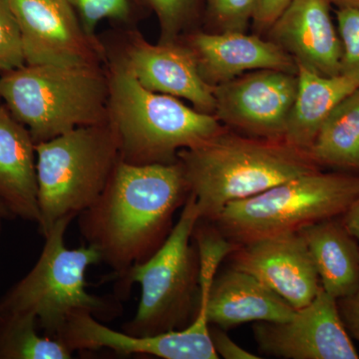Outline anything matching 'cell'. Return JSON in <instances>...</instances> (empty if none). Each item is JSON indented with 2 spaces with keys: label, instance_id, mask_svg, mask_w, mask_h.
<instances>
[{
  "label": "cell",
  "instance_id": "1",
  "mask_svg": "<svg viewBox=\"0 0 359 359\" xmlns=\"http://www.w3.org/2000/svg\"><path fill=\"white\" fill-rule=\"evenodd\" d=\"M189 196L178 161L133 165L120 159L100 197L77 217L80 233L120 278L164 244Z\"/></svg>",
  "mask_w": 359,
  "mask_h": 359
},
{
  "label": "cell",
  "instance_id": "2",
  "mask_svg": "<svg viewBox=\"0 0 359 359\" xmlns=\"http://www.w3.org/2000/svg\"><path fill=\"white\" fill-rule=\"evenodd\" d=\"M189 192L201 219L212 223L226 205L320 170L311 153L285 139L243 137L224 132L178 153Z\"/></svg>",
  "mask_w": 359,
  "mask_h": 359
},
{
  "label": "cell",
  "instance_id": "3",
  "mask_svg": "<svg viewBox=\"0 0 359 359\" xmlns=\"http://www.w3.org/2000/svg\"><path fill=\"white\" fill-rule=\"evenodd\" d=\"M107 69L109 122L124 162L172 164L178 161L180 151L200 147L226 131L216 116L146 89L119 60Z\"/></svg>",
  "mask_w": 359,
  "mask_h": 359
},
{
  "label": "cell",
  "instance_id": "4",
  "mask_svg": "<svg viewBox=\"0 0 359 359\" xmlns=\"http://www.w3.org/2000/svg\"><path fill=\"white\" fill-rule=\"evenodd\" d=\"M73 219H60L44 236L37 263L0 301V320L34 318L43 335L59 340L75 314L87 313L103 321L121 316L118 297L87 292L86 271L100 263L101 257L91 245L72 250L66 247V230Z\"/></svg>",
  "mask_w": 359,
  "mask_h": 359
},
{
  "label": "cell",
  "instance_id": "5",
  "mask_svg": "<svg viewBox=\"0 0 359 359\" xmlns=\"http://www.w3.org/2000/svg\"><path fill=\"white\" fill-rule=\"evenodd\" d=\"M109 93L102 65H25L0 76V98L35 144L109 121Z\"/></svg>",
  "mask_w": 359,
  "mask_h": 359
},
{
  "label": "cell",
  "instance_id": "6",
  "mask_svg": "<svg viewBox=\"0 0 359 359\" xmlns=\"http://www.w3.org/2000/svg\"><path fill=\"white\" fill-rule=\"evenodd\" d=\"M200 219L196 198L190 194L160 249L118 278V299L127 297L133 283L141 287L137 313L125 323L123 332L151 337L183 330L196 318L200 304V262L199 252L191 241Z\"/></svg>",
  "mask_w": 359,
  "mask_h": 359
},
{
  "label": "cell",
  "instance_id": "7",
  "mask_svg": "<svg viewBox=\"0 0 359 359\" xmlns=\"http://www.w3.org/2000/svg\"><path fill=\"white\" fill-rule=\"evenodd\" d=\"M39 231L75 219L100 197L120 157L117 133L109 121L79 127L35 144Z\"/></svg>",
  "mask_w": 359,
  "mask_h": 359
},
{
  "label": "cell",
  "instance_id": "8",
  "mask_svg": "<svg viewBox=\"0 0 359 359\" xmlns=\"http://www.w3.org/2000/svg\"><path fill=\"white\" fill-rule=\"evenodd\" d=\"M358 196V176L318 170L230 203L212 224L233 244L245 245L344 216Z\"/></svg>",
  "mask_w": 359,
  "mask_h": 359
},
{
  "label": "cell",
  "instance_id": "9",
  "mask_svg": "<svg viewBox=\"0 0 359 359\" xmlns=\"http://www.w3.org/2000/svg\"><path fill=\"white\" fill-rule=\"evenodd\" d=\"M25 65H102V45L84 32L67 0H9Z\"/></svg>",
  "mask_w": 359,
  "mask_h": 359
},
{
  "label": "cell",
  "instance_id": "10",
  "mask_svg": "<svg viewBox=\"0 0 359 359\" xmlns=\"http://www.w3.org/2000/svg\"><path fill=\"white\" fill-rule=\"evenodd\" d=\"M297 89V73L252 71L214 87V115L254 137L285 138Z\"/></svg>",
  "mask_w": 359,
  "mask_h": 359
},
{
  "label": "cell",
  "instance_id": "11",
  "mask_svg": "<svg viewBox=\"0 0 359 359\" xmlns=\"http://www.w3.org/2000/svg\"><path fill=\"white\" fill-rule=\"evenodd\" d=\"M255 339L259 351L285 359H358L337 301L323 287L313 302L295 309L283 323L257 321Z\"/></svg>",
  "mask_w": 359,
  "mask_h": 359
},
{
  "label": "cell",
  "instance_id": "12",
  "mask_svg": "<svg viewBox=\"0 0 359 359\" xmlns=\"http://www.w3.org/2000/svg\"><path fill=\"white\" fill-rule=\"evenodd\" d=\"M230 256L231 268L255 276L294 309L308 306L320 292V276L299 231L240 245Z\"/></svg>",
  "mask_w": 359,
  "mask_h": 359
},
{
  "label": "cell",
  "instance_id": "13",
  "mask_svg": "<svg viewBox=\"0 0 359 359\" xmlns=\"http://www.w3.org/2000/svg\"><path fill=\"white\" fill-rule=\"evenodd\" d=\"M118 60L146 89L185 99L196 109L214 115V87L201 76L197 60L188 46L176 41L152 44L138 33H132Z\"/></svg>",
  "mask_w": 359,
  "mask_h": 359
},
{
  "label": "cell",
  "instance_id": "14",
  "mask_svg": "<svg viewBox=\"0 0 359 359\" xmlns=\"http://www.w3.org/2000/svg\"><path fill=\"white\" fill-rule=\"evenodd\" d=\"M72 353L107 348L122 355L147 354L164 359H218L209 328L193 321L183 330L151 337L116 332L87 313L68 320L60 337Z\"/></svg>",
  "mask_w": 359,
  "mask_h": 359
},
{
  "label": "cell",
  "instance_id": "15",
  "mask_svg": "<svg viewBox=\"0 0 359 359\" xmlns=\"http://www.w3.org/2000/svg\"><path fill=\"white\" fill-rule=\"evenodd\" d=\"M330 0H294L269 27L271 41L295 65L318 74H340L342 45Z\"/></svg>",
  "mask_w": 359,
  "mask_h": 359
},
{
  "label": "cell",
  "instance_id": "16",
  "mask_svg": "<svg viewBox=\"0 0 359 359\" xmlns=\"http://www.w3.org/2000/svg\"><path fill=\"white\" fill-rule=\"evenodd\" d=\"M188 47L201 76L212 87L252 71L297 72L294 59L278 44L245 32L197 33L189 39Z\"/></svg>",
  "mask_w": 359,
  "mask_h": 359
},
{
  "label": "cell",
  "instance_id": "17",
  "mask_svg": "<svg viewBox=\"0 0 359 359\" xmlns=\"http://www.w3.org/2000/svg\"><path fill=\"white\" fill-rule=\"evenodd\" d=\"M294 311L261 280L235 268L214 278L207 304L209 325L223 330L250 321L283 323Z\"/></svg>",
  "mask_w": 359,
  "mask_h": 359
},
{
  "label": "cell",
  "instance_id": "18",
  "mask_svg": "<svg viewBox=\"0 0 359 359\" xmlns=\"http://www.w3.org/2000/svg\"><path fill=\"white\" fill-rule=\"evenodd\" d=\"M0 199L15 218L39 224L35 143L6 105L0 106Z\"/></svg>",
  "mask_w": 359,
  "mask_h": 359
},
{
  "label": "cell",
  "instance_id": "19",
  "mask_svg": "<svg viewBox=\"0 0 359 359\" xmlns=\"http://www.w3.org/2000/svg\"><path fill=\"white\" fill-rule=\"evenodd\" d=\"M306 241L323 289L339 299L359 290L358 241L344 222L327 219L299 231Z\"/></svg>",
  "mask_w": 359,
  "mask_h": 359
},
{
  "label": "cell",
  "instance_id": "20",
  "mask_svg": "<svg viewBox=\"0 0 359 359\" xmlns=\"http://www.w3.org/2000/svg\"><path fill=\"white\" fill-rule=\"evenodd\" d=\"M297 94L283 139L309 152L327 116L358 87L344 75L325 76L302 66H297Z\"/></svg>",
  "mask_w": 359,
  "mask_h": 359
},
{
  "label": "cell",
  "instance_id": "21",
  "mask_svg": "<svg viewBox=\"0 0 359 359\" xmlns=\"http://www.w3.org/2000/svg\"><path fill=\"white\" fill-rule=\"evenodd\" d=\"M309 153L320 166L359 169V88L327 116Z\"/></svg>",
  "mask_w": 359,
  "mask_h": 359
},
{
  "label": "cell",
  "instance_id": "22",
  "mask_svg": "<svg viewBox=\"0 0 359 359\" xmlns=\"http://www.w3.org/2000/svg\"><path fill=\"white\" fill-rule=\"evenodd\" d=\"M72 353L59 340L39 335L34 318L0 320V359H69Z\"/></svg>",
  "mask_w": 359,
  "mask_h": 359
},
{
  "label": "cell",
  "instance_id": "23",
  "mask_svg": "<svg viewBox=\"0 0 359 359\" xmlns=\"http://www.w3.org/2000/svg\"><path fill=\"white\" fill-rule=\"evenodd\" d=\"M76 13L84 32L97 39L95 32L101 21L129 23L136 16L143 0H67Z\"/></svg>",
  "mask_w": 359,
  "mask_h": 359
},
{
  "label": "cell",
  "instance_id": "24",
  "mask_svg": "<svg viewBox=\"0 0 359 359\" xmlns=\"http://www.w3.org/2000/svg\"><path fill=\"white\" fill-rule=\"evenodd\" d=\"M337 20L342 45L340 75L359 88V7H339Z\"/></svg>",
  "mask_w": 359,
  "mask_h": 359
},
{
  "label": "cell",
  "instance_id": "25",
  "mask_svg": "<svg viewBox=\"0 0 359 359\" xmlns=\"http://www.w3.org/2000/svg\"><path fill=\"white\" fill-rule=\"evenodd\" d=\"M25 65L20 28L9 0H0V72Z\"/></svg>",
  "mask_w": 359,
  "mask_h": 359
},
{
  "label": "cell",
  "instance_id": "26",
  "mask_svg": "<svg viewBox=\"0 0 359 359\" xmlns=\"http://www.w3.org/2000/svg\"><path fill=\"white\" fill-rule=\"evenodd\" d=\"M159 21L160 42H175L190 18L197 0H143Z\"/></svg>",
  "mask_w": 359,
  "mask_h": 359
},
{
  "label": "cell",
  "instance_id": "27",
  "mask_svg": "<svg viewBox=\"0 0 359 359\" xmlns=\"http://www.w3.org/2000/svg\"><path fill=\"white\" fill-rule=\"evenodd\" d=\"M210 13L223 32H245L254 18L257 0H207Z\"/></svg>",
  "mask_w": 359,
  "mask_h": 359
},
{
  "label": "cell",
  "instance_id": "28",
  "mask_svg": "<svg viewBox=\"0 0 359 359\" xmlns=\"http://www.w3.org/2000/svg\"><path fill=\"white\" fill-rule=\"evenodd\" d=\"M212 346L218 355L224 359H259L256 354L245 351L224 332L223 328H210Z\"/></svg>",
  "mask_w": 359,
  "mask_h": 359
},
{
  "label": "cell",
  "instance_id": "29",
  "mask_svg": "<svg viewBox=\"0 0 359 359\" xmlns=\"http://www.w3.org/2000/svg\"><path fill=\"white\" fill-rule=\"evenodd\" d=\"M294 0H257L255 25L259 28H269Z\"/></svg>",
  "mask_w": 359,
  "mask_h": 359
},
{
  "label": "cell",
  "instance_id": "30",
  "mask_svg": "<svg viewBox=\"0 0 359 359\" xmlns=\"http://www.w3.org/2000/svg\"><path fill=\"white\" fill-rule=\"evenodd\" d=\"M337 306L347 332L359 341V290L348 297L337 299Z\"/></svg>",
  "mask_w": 359,
  "mask_h": 359
},
{
  "label": "cell",
  "instance_id": "31",
  "mask_svg": "<svg viewBox=\"0 0 359 359\" xmlns=\"http://www.w3.org/2000/svg\"><path fill=\"white\" fill-rule=\"evenodd\" d=\"M342 222L346 230L359 242V196L344 215Z\"/></svg>",
  "mask_w": 359,
  "mask_h": 359
},
{
  "label": "cell",
  "instance_id": "32",
  "mask_svg": "<svg viewBox=\"0 0 359 359\" xmlns=\"http://www.w3.org/2000/svg\"><path fill=\"white\" fill-rule=\"evenodd\" d=\"M15 218V216L13 214V212L9 210L6 203L0 199V219H13Z\"/></svg>",
  "mask_w": 359,
  "mask_h": 359
},
{
  "label": "cell",
  "instance_id": "33",
  "mask_svg": "<svg viewBox=\"0 0 359 359\" xmlns=\"http://www.w3.org/2000/svg\"><path fill=\"white\" fill-rule=\"evenodd\" d=\"M339 7H359V0H330Z\"/></svg>",
  "mask_w": 359,
  "mask_h": 359
},
{
  "label": "cell",
  "instance_id": "34",
  "mask_svg": "<svg viewBox=\"0 0 359 359\" xmlns=\"http://www.w3.org/2000/svg\"><path fill=\"white\" fill-rule=\"evenodd\" d=\"M1 221H2V219H0V228H1Z\"/></svg>",
  "mask_w": 359,
  "mask_h": 359
},
{
  "label": "cell",
  "instance_id": "35",
  "mask_svg": "<svg viewBox=\"0 0 359 359\" xmlns=\"http://www.w3.org/2000/svg\"><path fill=\"white\" fill-rule=\"evenodd\" d=\"M0 100H1V98H0ZM0 106H1V104H0Z\"/></svg>",
  "mask_w": 359,
  "mask_h": 359
}]
</instances>
